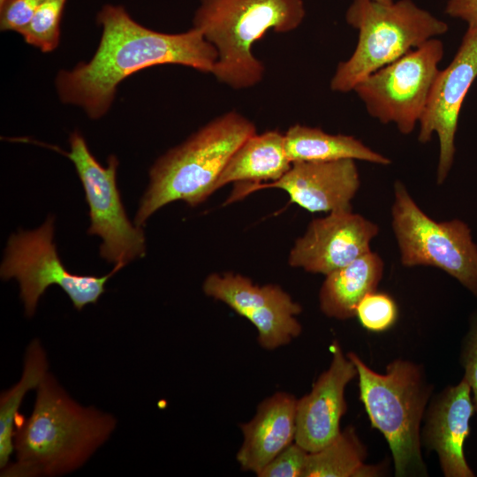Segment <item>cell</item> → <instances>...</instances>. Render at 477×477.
I'll use <instances>...</instances> for the list:
<instances>
[{
  "label": "cell",
  "instance_id": "4fadbf2b",
  "mask_svg": "<svg viewBox=\"0 0 477 477\" xmlns=\"http://www.w3.org/2000/svg\"><path fill=\"white\" fill-rule=\"evenodd\" d=\"M378 233L376 223L352 209L333 211L309 223L294 242L288 263L326 276L371 251Z\"/></svg>",
  "mask_w": 477,
  "mask_h": 477
},
{
  "label": "cell",
  "instance_id": "d6986e66",
  "mask_svg": "<svg viewBox=\"0 0 477 477\" xmlns=\"http://www.w3.org/2000/svg\"><path fill=\"white\" fill-rule=\"evenodd\" d=\"M284 134L270 130L248 137L234 152L219 176L215 192L229 183H254L279 179L291 167Z\"/></svg>",
  "mask_w": 477,
  "mask_h": 477
},
{
  "label": "cell",
  "instance_id": "44dd1931",
  "mask_svg": "<svg viewBox=\"0 0 477 477\" xmlns=\"http://www.w3.org/2000/svg\"><path fill=\"white\" fill-rule=\"evenodd\" d=\"M367 450L354 428L348 427L328 445L309 452L303 477H375L379 466L365 462Z\"/></svg>",
  "mask_w": 477,
  "mask_h": 477
},
{
  "label": "cell",
  "instance_id": "f1b7e54d",
  "mask_svg": "<svg viewBox=\"0 0 477 477\" xmlns=\"http://www.w3.org/2000/svg\"><path fill=\"white\" fill-rule=\"evenodd\" d=\"M9 0H0V8L3 7Z\"/></svg>",
  "mask_w": 477,
  "mask_h": 477
},
{
  "label": "cell",
  "instance_id": "52a82bcc",
  "mask_svg": "<svg viewBox=\"0 0 477 477\" xmlns=\"http://www.w3.org/2000/svg\"><path fill=\"white\" fill-rule=\"evenodd\" d=\"M393 191L391 226L401 263L440 269L477 297V244L468 224L458 218L435 221L401 181L394 183Z\"/></svg>",
  "mask_w": 477,
  "mask_h": 477
},
{
  "label": "cell",
  "instance_id": "3957f363",
  "mask_svg": "<svg viewBox=\"0 0 477 477\" xmlns=\"http://www.w3.org/2000/svg\"><path fill=\"white\" fill-rule=\"evenodd\" d=\"M256 133L254 124L230 110L206 124L151 167L134 224L142 226L162 207L184 201L195 207L215 192L216 183L238 147Z\"/></svg>",
  "mask_w": 477,
  "mask_h": 477
},
{
  "label": "cell",
  "instance_id": "e0dca14e",
  "mask_svg": "<svg viewBox=\"0 0 477 477\" xmlns=\"http://www.w3.org/2000/svg\"><path fill=\"white\" fill-rule=\"evenodd\" d=\"M297 402L293 395L276 392L258 405L250 421L240 425L243 443L237 460L244 471L258 474L295 442Z\"/></svg>",
  "mask_w": 477,
  "mask_h": 477
},
{
  "label": "cell",
  "instance_id": "ba28073f",
  "mask_svg": "<svg viewBox=\"0 0 477 477\" xmlns=\"http://www.w3.org/2000/svg\"><path fill=\"white\" fill-rule=\"evenodd\" d=\"M54 221V216H49L39 228L12 234L1 264L3 279L18 280L27 317L34 315L40 298L52 284L64 290L77 310L87 304H95L105 292L109 278L125 266L116 264L110 273L102 276L69 272L62 263L53 240Z\"/></svg>",
  "mask_w": 477,
  "mask_h": 477
},
{
  "label": "cell",
  "instance_id": "8fae6325",
  "mask_svg": "<svg viewBox=\"0 0 477 477\" xmlns=\"http://www.w3.org/2000/svg\"><path fill=\"white\" fill-rule=\"evenodd\" d=\"M202 289L207 296L246 318L257 329L258 341L265 349L285 345L301 332L296 315L302 308L278 285H257L245 276L228 272L208 275Z\"/></svg>",
  "mask_w": 477,
  "mask_h": 477
},
{
  "label": "cell",
  "instance_id": "4316f807",
  "mask_svg": "<svg viewBox=\"0 0 477 477\" xmlns=\"http://www.w3.org/2000/svg\"><path fill=\"white\" fill-rule=\"evenodd\" d=\"M460 361L465 370L464 379L468 382L475 412L477 413V316L472 320L461 350Z\"/></svg>",
  "mask_w": 477,
  "mask_h": 477
},
{
  "label": "cell",
  "instance_id": "d4e9b609",
  "mask_svg": "<svg viewBox=\"0 0 477 477\" xmlns=\"http://www.w3.org/2000/svg\"><path fill=\"white\" fill-rule=\"evenodd\" d=\"M309 452L292 443L258 474L259 477H303Z\"/></svg>",
  "mask_w": 477,
  "mask_h": 477
},
{
  "label": "cell",
  "instance_id": "8992f818",
  "mask_svg": "<svg viewBox=\"0 0 477 477\" xmlns=\"http://www.w3.org/2000/svg\"><path fill=\"white\" fill-rule=\"evenodd\" d=\"M358 31L352 56L340 62L330 80L335 92L353 91L363 79L448 31V24L412 0H353L345 12Z\"/></svg>",
  "mask_w": 477,
  "mask_h": 477
},
{
  "label": "cell",
  "instance_id": "7a4b0ae2",
  "mask_svg": "<svg viewBox=\"0 0 477 477\" xmlns=\"http://www.w3.org/2000/svg\"><path fill=\"white\" fill-rule=\"evenodd\" d=\"M116 425L112 415L74 401L48 372L36 388L32 413L16 420V461L1 469V476H58L75 471L110 438Z\"/></svg>",
  "mask_w": 477,
  "mask_h": 477
},
{
  "label": "cell",
  "instance_id": "83f0119b",
  "mask_svg": "<svg viewBox=\"0 0 477 477\" xmlns=\"http://www.w3.org/2000/svg\"><path fill=\"white\" fill-rule=\"evenodd\" d=\"M444 11L466 22L468 26H477V0H448Z\"/></svg>",
  "mask_w": 477,
  "mask_h": 477
},
{
  "label": "cell",
  "instance_id": "ffe728a7",
  "mask_svg": "<svg viewBox=\"0 0 477 477\" xmlns=\"http://www.w3.org/2000/svg\"><path fill=\"white\" fill-rule=\"evenodd\" d=\"M284 147L292 163L352 158L380 165L390 163V158L353 136L330 134L320 128L299 124L289 127L284 133Z\"/></svg>",
  "mask_w": 477,
  "mask_h": 477
},
{
  "label": "cell",
  "instance_id": "7402d4cb",
  "mask_svg": "<svg viewBox=\"0 0 477 477\" xmlns=\"http://www.w3.org/2000/svg\"><path fill=\"white\" fill-rule=\"evenodd\" d=\"M47 354L38 339L27 346L20 380L0 397V468L9 464L14 451L13 438L19 409L26 394L36 389L48 373Z\"/></svg>",
  "mask_w": 477,
  "mask_h": 477
},
{
  "label": "cell",
  "instance_id": "6da1fadb",
  "mask_svg": "<svg viewBox=\"0 0 477 477\" xmlns=\"http://www.w3.org/2000/svg\"><path fill=\"white\" fill-rule=\"evenodd\" d=\"M98 48L88 62L62 70L56 87L61 101L81 107L93 119L110 109L117 86L133 73L159 64L214 71L217 51L195 27L178 34L157 32L136 22L122 5L105 4L96 15Z\"/></svg>",
  "mask_w": 477,
  "mask_h": 477
},
{
  "label": "cell",
  "instance_id": "484cf974",
  "mask_svg": "<svg viewBox=\"0 0 477 477\" xmlns=\"http://www.w3.org/2000/svg\"><path fill=\"white\" fill-rule=\"evenodd\" d=\"M44 0H9L0 8L2 31L20 33L26 27Z\"/></svg>",
  "mask_w": 477,
  "mask_h": 477
},
{
  "label": "cell",
  "instance_id": "277c9868",
  "mask_svg": "<svg viewBox=\"0 0 477 477\" xmlns=\"http://www.w3.org/2000/svg\"><path fill=\"white\" fill-rule=\"evenodd\" d=\"M303 0H200L193 27L217 51L212 74L233 89L262 80L265 67L253 46L268 31L289 33L304 20Z\"/></svg>",
  "mask_w": 477,
  "mask_h": 477
},
{
  "label": "cell",
  "instance_id": "cb8c5ba5",
  "mask_svg": "<svg viewBox=\"0 0 477 477\" xmlns=\"http://www.w3.org/2000/svg\"><path fill=\"white\" fill-rule=\"evenodd\" d=\"M355 316L367 330L382 332L394 324L398 317V308L390 296L375 291L360 301Z\"/></svg>",
  "mask_w": 477,
  "mask_h": 477
},
{
  "label": "cell",
  "instance_id": "30bf717a",
  "mask_svg": "<svg viewBox=\"0 0 477 477\" xmlns=\"http://www.w3.org/2000/svg\"><path fill=\"white\" fill-rule=\"evenodd\" d=\"M69 142V152L48 147L68 157L75 166L89 207L87 232L102 240L101 257L115 265L142 258L146 254L145 235L140 226L130 222L121 201L117 185V158L112 155L106 167L101 165L79 132L70 135Z\"/></svg>",
  "mask_w": 477,
  "mask_h": 477
},
{
  "label": "cell",
  "instance_id": "ac0fdd59",
  "mask_svg": "<svg viewBox=\"0 0 477 477\" xmlns=\"http://www.w3.org/2000/svg\"><path fill=\"white\" fill-rule=\"evenodd\" d=\"M383 269L381 256L369 251L326 275L319 293L322 312L338 320L354 317L360 301L376 290Z\"/></svg>",
  "mask_w": 477,
  "mask_h": 477
},
{
  "label": "cell",
  "instance_id": "5bb4252c",
  "mask_svg": "<svg viewBox=\"0 0 477 477\" xmlns=\"http://www.w3.org/2000/svg\"><path fill=\"white\" fill-rule=\"evenodd\" d=\"M355 161L295 162L279 179L267 185L247 183V188L232 200L252 188L275 187L285 191L292 202L312 213L352 209L351 201L360 186Z\"/></svg>",
  "mask_w": 477,
  "mask_h": 477
},
{
  "label": "cell",
  "instance_id": "9a60e30c",
  "mask_svg": "<svg viewBox=\"0 0 477 477\" xmlns=\"http://www.w3.org/2000/svg\"><path fill=\"white\" fill-rule=\"evenodd\" d=\"M330 350L329 368L297 402L295 443L308 452L320 450L341 432L340 420L347 410L345 387L358 375L354 363L344 354L337 341Z\"/></svg>",
  "mask_w": 477,
  "mask_h": 477
},
{
  "label": "cell",
  "instance_id": "7c38bea8",
  "mask_svg": "<svg viewBox=\"0 0 477 477\" xmlns=\"http://www.w3.org/2000/svg\"><path fill=\"white\" fill-rule=\"evenodd\" d=\"M477 78V26H468L448 66L439 71L419 123L418 140H439L436 182L446 180L454 162L458 117L468 90Z\"/></svg>",
  "mask_w": 477,
  "mask_h": 477
},
{
  "label": "cell",
  "instance_id": "603a6c76",
  "mask_svg": "<svg viewBox=\"0 0 477 477\" xmlns=\"http://www.w3.org/2000/svg\"><path fill=\"white\" fill-rule=\"evenodd\" d=\"M66 0H44L26 27L24 41L42 52L53 51L59 44L60 25Z\"/></svg>",
  "mask_w": 477,
  "mask_h": 477
},
{
  "label": "cell",
  "instance_id": "5b68a950",
  "mask_svg": "<svg viewBox=\"0 0 477 477\" xmlns=\"http://www.w3.org/2000/svg\"><path fill=\"white\" fill-rule=\"evenodd\" d=\"M358 376L360 398L370 422L386 439L398 477L425 476L420 425L431 395L423 368L409 360H395L384 374L348 352Z\"/></svg>",
  "mask_w": 477,
  "mask_h": 477
},
{
  "label": "cell",
  "instance_id": "2e32d148",
  "mask_svg": "<svg viewBox=\"0 0 477 477\" xmlns=\"http://www.w3.org/2000/svg\"><path fill=\"white\" fill-rule=\"evenodd\" d=\"M475 409L471 388L463 378L444 389L428 407L421 440L435 451L446 477H474L464 451Z\"/></svg>",
  "mask_w": 477,
  "mask_h": 477
},
{
  "label": "cell",
  "instance_id": "f546056e",
  "mask_svg": "<svg viewBox=\"0 0 477 477\" xmlns=\"http://www.w3.org/2000/svg\"><path fill=\"white\" fill-rule=\"evenodd\" d=\"M377 1L388 3V2H391V1H393V0H377Z\"/></svg>",
  "mask_w": 477,
  "mask_h": 477
},
{
  "label": "cell",
  "instance_id": "9c48e42d",
  "mask_svg": "<svg viewBox=\"0 0 477 477\" xmlns=\"http://www.w3.org/2000/svg\"><path fill=\"white\" fill-rule=\"evenodd\" d=\"M443 54L442 41L432 38L363 79L353 91L369 116L410 134L426 110Z\"/></svg>",
  "mask_w": 477,
  "mask_h": 477
}]
</instances>
